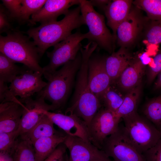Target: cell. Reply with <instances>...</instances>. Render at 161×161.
Segmentation results:
<instances>
[{
  "label": "cell",
  "mask_w": 161,
  "mask_h": 161,
  "mask_svg": "<svg viewBox=\"0 0 161 161\" xmlns=\"http://www.w3.org/2000/svg\"><path fill=\"white\" fill-rule=\"evenodd\" d=\"M97 46L95 42L89 41L80 49L81 64L77 74L72 102L65 112V114L76 115L83 120L88 126L102 106L99 99L91 91L88 79L89 60Z\"/></svg>",
  "instance_id": "1"
},
{
  "label": "cell",
  "mask_w": 161,
  "mask_h": 161,
  "mask_svg": "<svg viewBox=\"0 0 161 161\" xmlns=\"http://www.w3.org/2000/svg\"><path fill=\"white\" fill-rule=\"evenodd\" d=\"M64 15L60 21L41 24L25 32L36 45L40 57L49 48L71 34L74 30L85 25L79 5L69 10Z\"/></svg>",
  "instance_id": "2"
},
{
  "label": "cell",
  "mask_w": 161,
  "mask_h": 161,
  "mask_svg": "<svg viewBox=\"0 0 161 161\" xmlns=\"http://www.w3.org/2000/svg\"><path fill=\"white\" fill-rule=\"evenodd\" d=\"M81 61L80 51L74 60L45 77L47 80V85L38 96L49 101L55 110L61 107L68 97Z\"/></svg>",
  "instance_id": "3"
},
{
  "label": "cell",
  "mask_w": 161,
  "mask_h": 161,
  "mask_svg": "<svg viewBox=\"0 0 161 161\" xmlns=\"http://www.w3.org/2000/svg\"><path fill=\"white\" fill-rule=\"evenodd\" d=\"M30 39L18 31L12 30L4 36L0 35V52L15 63L43 73V68L39 64L40 57L38 47Z\"/></svg>",
  "instance_id": "4"
},
{
  "label": "cell",
  "mask_w": 161,
  "mask_h": 161,
  "mask_svg": "<svg viewBox=\"0 0 161 161\" xmlns=\"http://www.w3.org/2000/svg\"><path fill=\"white\" fill-rule=\"evenodd\" d=\"M122 118L125 132L141 154L155 145L161 139L159 129L148 120L141 117L136 112Z\"/></svg>",
  "instance_id": "5"
},
{
  "label": "cell",
  "mask_w": 161,
  "mask_h": 161,
  "mask_svg": "<svg viewBox=\"0 0 161 161\" xmlns=\"http://www.w3.org/2000/svg\"><path fill=\"white\" fill-rule=\"evenodd\" d=\"M85 39L90 41L89 32L83 33L78 31L54 46L52 51L47 52L49 62L42 68L44 77L54 72L60 66L74 60L82 47L81 41Z\"/></svg>",
  "instance_id": "6"
},
{
  "label": "cell",
  "mask_w": 161,
  "mask_h": 161,
  "mask_svg": "<svg viewBox=\"0 0 161 161\" xmlns=\"http://www.w3.org/2000/svg\"><path fill=\"white\" fill-rule=\"evenodd\" d=\"M81 15L89 29L91 39L100 47L111 52L114 42L113 35L106 27L104 16L97 12L90 1L79 0Z\"/></svg>",
  "instance_id": "7"
},
{
  "label": "cell",
  "mask_w": 161,
  "mask_h": 161,
  "mask_svg": "<svg viewBox=\"0 0 161 161\" xmlns=\"http://www.w3.org/2000/svg\"><path fill=\"white\" fill-rule=\"evenodd\" d=\"M101 149L113 161H145L142 154L130 141L123 128L107 137Z\"/></svg>",
  "instance_id": "8"
},
{
  "label": "cell",
  "mask_w": 161,
  "mask_h": 161,
  "mask_svg": "<svg viewBox=\"0 0 161 161\" xmlns=\"http://www.w3.org/2000/svg\"><path fill=\"white\" fill-rule=\"evenodd\" d=\"M120 121L114 112L100 109L88 126L91 143L101 149L106 138L117 129Z\"/></svg>",
  "instance_id": "9"
},
{
  "label": "cell",
  "mask_w": 161,
  "mask_h": 161,
  "mask_svg": "<svg viewBox=\"0 0 161 161\" xmlns=\"http://www.w3.org/2000/svg\"><path fill=\"white\" fill-rule=\"evenodd\" d=\"M69 151L67 161H113L91 143L66 134L63 143Z\"/></svg>",
  "instance_id": "10"
},
{
  "label": "cell",
  "mask_w": 161,
  "mask_h": 161,
  "mask_svg": "<svg viewBox=\"0 0 161 161\" xmlns=\"http://www.w3.org/2000/svg\"><path fill=\"white\" fill-rule=\"evenodd\" d=\"M43 75L40 72H34L27 68L10 83L9 89L14 96L19 97L21 101L31 98L47 85V82L42 78Z\"/></svg>",
  "instance_id": "11"
},
{
  "label": "cell",
  "mask_w": 161,
  "mask_h": 161,
  "mask_svg": "<svg viewBox=\"0 0 161 161\" xmlns=\"http://www.w3.org/2000/svg\"><path fill=\"white\" fill-rule=\"evenodd\" d=\"M105 58L92 54L88 62V79L90 88L99 99L112 83L106 69Z\"/></svg>",
  "instance_id": "12"
},
{
  "label": "cell",
  "mask_w": 161,
  "mask_h": 161,
  "mask_svg": "<svg viewBox=\"0 0 161 161\" xmlns=\"http://www.w3.org/2000/svg\"><path fill=\"white\" fill-rule=\"evenodd\" d=\"M45 100L42 97L38 96L34 100L30 98L20 100L24 103V107L17 130L20 136L26 134L31 130L41 119L44 111L55 110L51 104L47 103Z\"/></svg>",
  "instance_id": "13"
},
{
  "label": "cell",
  "mask_w": 161,
  "mask_h": 161,
  "mask_svg": "<svg viewBox=\"0 0 161 161\" xmlns=\"http://www.w3.org/2000/svg\"><path fill=\"white\" fill-rule=\"evenodd\" d=\"M44 113L54 124L63 130L66 135L78 137L91 143L87 125L76 115L64 114L46 111Z\"/></svg>",
  "instance_id": "14"
},
{
  "label": "cell",
  "mask_w": 161,
  "mask_h": 161,
  "mask_svg": "<svg viewBox=\"0 0 161 161\" xmlns=\"http://www.w3.org/2000/svg\"><path fill=\"white\" fill-rule=\"evenodd\" d=\"M144 24L138 10L131 9L126 18L117 28L116 39L118 44L126 47L133 44L142 30Z\"/></svg>",
  "instance_id": "15"
},
{
  "label": "cell",
  "mask_w": 161,
  "mask_h": 161,
  "mask_svg": "<svg viewBox=\"0 0 161 161\" xmlns=\"http://www.w3.org/2000/svg\"><path fill=\"white\" fill-rule=\"evenodd\" d=\"M79 0H47L42 7L32 15L29 21L30 24H41L57 21L60 16L65 15L72 6L79 5Z\"/></svg>",
  "instance_id": "16"
},
{
  "label": "cell",
  "mask_w": 161,
  "mask_h": 161,
  "mask_svg": "<svg viewBox=\"0 0 161 161\" xmlns=\"http://www.w3.org/2000/svg\"><path fill=\"white\" fill-rule=\"evenodd\" d=\"M24 106L20 100L6 101L0 104V133L18 130Z\"/></svg>",
  "instance_id": "17"
},
{
  "label": "cell",
  "mask_w": 161,
  "mask_h": 161,
  "mask_svg": "<svg viewBox=\"0 0 161 161\" xmlns=\"http://www.w3.org/2000/svg\"><path fill=\"white\" fill-rule=\"evenodd\" d=\"M132 2L131 0L111 1L103 9L107 24L113 32L114 41L116 39L117 28L129 15Z\"/></svg>",
  "instance_id": "18"
},
{
  "label": "cell",
  "mask_w": 161,
  "mask_h": 161,
  "mask_svg": "<svg viewBox=\"0 0 161 161\" xmlns=\"http://www.w3.org/2000/svg\"><path fill=\"white\" fill-rule=\"evenodd\" d=\"M134 60L131 54L124 47H121L117 51L113 52L105 58L106 69L112 83L116 80Z\"/></svg>",
  "instance_id": "19"
},
{
  "label": "cell",
  "mask_w": 161,
  "mask_h": 161,
  "mask_svg": "<svg viewBox=\"0 0 161 161\" xmlns=\"http://www.w3.org/2000/svg\"><path fill=\"white\" fill-rule=\"evenodd\" d=\"M145 65L140 60H134L122 72L116 80L117 86L128 92L140 84L144 72Z\"/></svg>",
  "instance_id": "20"
},
{
  "label": "cell",
  "mask_w": 161,
  "mask_h": 161,
  "mask_svg": "<svg viewBox=\"0 0 161 161\" xmlns=\"http://www.w3.org/2000/svg\"><path fill=\"white\" fill-rule=\"evenodd\" d=\"M65 135L57 133L53 136L38 139L32 143L35 156V161H44L63 143Z\"/></svg>",
  "instance_id": "21"
},
{
  "label": "cell",
  "mask_w": 161,
  "mask_h": 161,
  "mask_svg": "<svg viewBox=\"0 0 161 161\" xmlns=\"http://www.w3.org/2000/svg\"><path fill=\"white\" fill-rule=\"evenodd\" d=\"M141 85L127 92L123 102L115 112L114 115L119 120L123 117L136 112L141 93Z\"/></svg>",
  "instance_id": "22"
},
{
  "label": "cell",
  "mask_w": 161,
  "mask_h": 161,
  "mask_svg": "<svg viewBox=\"0 0 161 161\" xmlns=\"http://www.w3.org/2000/svg\"><path fill=\"white\" fill-rule=\"evenodd\" d=\"M53 124L49 118L44 113L39 121L31 130L21 135L26 137L32 143L41 138L53 136L57 133Z\"/></svg>",
  "instance_id": "23"
},
{
  "label": "cell",
  "mask_w": 161,
  "mask_h": 161,
  "mask_svg": "<svg viewBox=\"0 0 161 161\" xmlns=\"http://www.w3.org/2000/svg\"><path fill=\"white\" fill-rule=\"evenodd\" d=\"M13 155V161H35V156L32 142L25 136H19Z\"/></svg>",
  "instance_id": "24"
},
{
  "label": "cell",
  "mask_w": 161,
  "mask_h": 161,
  "mask_svg": "<svg viewBox=\"0 0 161 161\" xmlns=\"http://www.w3.org/2000/svg\"><path fill=\"white\" fill-rule=\"evenodd\" d=\"M0 52V81L10 83L26 68H21Z\"/></svg>",
  "instance_id": "25"
},
{
  "label": "cell",
  "mask_w": 161,
  "mask_h": 161,
  "mask_svg": "<svg viewBox=\"0 0 161 161\" xmlns=\"http://www.w3.org/2000/svg\"><path fill=\"white\" fill-rule=\"evenodd\" d=\"M124 97L115 87L111 85L99 100L101 103H103L106 109L115 112L122 104Z\"/></svg>",
  "instance_id": "26"
},
{
  "label": "cell",
  "mask_w": 161,
  "mask_h": 161,
  "mask_svg": "<svg viewBox=\"0 0 161 161\" xmlns=\"http://www.w3.org/2000/svg\"><path fill=\"white\" fill-rule=\"evenodd\" d=\"M145 11L150 20H161V0H136L133 2Z\"/></svg>",
  "instance_id": "27"
},
{
  "label": "cell",
  "mask_w": 161,
  "mask_h": 161,
  "mask_svg": "<svg viewBox=\"0 0 161 161\" xmlns=\"http://www.w3.org/2000/svg\"><path fill=\"white\" fill-rule=\"evenodd\" d=\"M143 112L146 118L159 127L161 123V95L148 102Z\"/></svg>",
  "instance_id": "28"
},
{
  "label": "cell",
  "mask_w": 161,
  "mask_h": 161,
  "mask_svg": "<svg viewBox=\"0 0 161 161\" xmlns=\"http://www.w3.org/2000/svg\"><path fill=\"white\" fill-rule=\"evenodd\" d=\"M46 0H21L22 7L19 22H29L30 17L43 6Z\"/></svg>",
  "instance_id": "29"
},
{
  "label": "cell",
  "mask_w": 161,
  "mask_h": 161,
  "mask_svg": "<svg viewBox=\"0 0 161 161\" xmlns=\"http://www.w3.org/2000/svg\"><path fill=\"white\" fill-rule=\"evenodd\" d=\"M18 131L0 133V154L11 155L14 150L17 138Z\"/></svg>",
  "instance_id": "30"
},
{
  "label": "cell",
  "mask_w": 161,
  "mask_h": 161,
  "mask_svg": "<svg viewBox=\"0 0 161 161\" xmlns=\"http://www.w3.org/2000/svg\"><path fill=\"white\" fill-rule=\"evenodd\" d=\"M150 20L145 31V39L149 44L157 45L161 43V20Z\"/></svg>",
  "instance_id": "31"
},
{
  "label": "cell",
  "mask_w": 161,
  "mask_h": 161,
  "mask_svg": "<svg viewBox=\"0 0 161 161\" xmlns=\"http://www.w3.org/2000/svg\"><path fill=\"white\" fill-rule=\"evenodd\" d=\"M1 1L13 20L19 22L22 7L21 0H2Z\"/></svg>",
  "instance_id": "32"
},
{
  "label": "cell",
  "mask_w": 161,
  "mask_h": 161,
  "mask_svg": "<svg viewBox=\"0 0 161 161\" xmlns=\"http://www.w3.org/2000/svg\"><path fill=\"white\" fill-rule=\"evenodd\" d=\"M13 21L10 14L2 4L0 5V33H7L11 31V22Z\"/></svg>",
  "instance_id": "33"
},
{
  "label": "cell",
  "mask_w": 161,
  "mask_h": 161,
  "mask_svg": "<svg viewBox=\"0 0 161 161\" xmlns=\"http://www.w3.org/2000/svg\"><path fill=\"white\" fill-rule=\"evenodd\" d=\"M142 154L145 161H161V139Z\"/></svg>",
  "instance_id": "34"
},
{
  "label": "cell",
  "mask_w": 161,
  "mask_h": 161,
  "mask_svg": "<svg viewBox=\"0 0 161 161\" xmlns=\"http://www.w3.org/2000/svg\"><path fill=\"white\" fill-rule=\"evenodd\" d=\"M153 65L149 68L148 81L151 83L161 71V50L159 51L153 59Z\"/></svg>",
  "instance_id": "35"
},
{
  "label": "cell",
  "mask_w": 161,
  "mask_h": 161,
  "mask_svg": "<svg viewBox=\"0 0 161 161\" xmlns=\"http://www.w3.org/2000/svg\"><path fill=\"white\" fill-rule=\"evenodd\" d=\"M66 148L63 143H61L44 161H65Z\"/></svg>",
  "instance_id": "36"
},
{
  "label": "cell",
  "mask_w": 161,
  "mask_h": 161,
  "mask_svg": "<svg viewBox=\"0 0 161 161\" xmlns=\"http://www.w3.org/2000/svg\"><path fill=\"white\" fill-rule=\"evenodd\" d=\"M89 1L93 7L95 6L103 10L111 0H92Z\"/></svg>",
  "instance_id": "37"
},
{
  "label": "cell",
  "mask_w": 161,
  "mask_h": 161,
  "mask_svg": "<svg viewBox=\"0 0 161 161\" xmlns=\"http://www.w3.org/2000/svg\"><path fill=\"white\" fill-rule=\"evenodd\" d=\"M142 63L145 66L150 62L151 61L150 58L149 57L148 54L146 52H144L140 57L139 59Z\"/></svg>",
  "instance_id": "38"
},
{
  "label": "cell",
  "mask_w": 161,
  "mask_h": 161,
  "mask_svg": "<svg viewBox=\"0 0 161 161\" xmlns=\"http://www.w3.org/2000/svg\"><path fill=\"white\" fill-rule=\"evenodd\" d=\"M157 79L155 83V88L156 89L161 88V71L157 75Z\"/></svg>",
  "instance_id": "39"
},
{
  "label": "cell",
  "mask_w": 161,
  "mask_h": 161,
  "mask_svg": "<svg viewBox=\"0 0 161 161\" xmlns=\"http://www.w3.org/2000/svg\"><path fill=\"white\" fill-rule=\"evenodd\" d=\"M0 161H13V160L9 155L0 154Z\"/></svg>",
  "instance_id": "40"
},
{
  "label": "cell",
  "mask_w": 161,
  "mask_h": 161,
  "mask_svg": "<svg viewBox=\"0 0 161 161\" xmlns=\"http://www.w3.org/2000/svg\"><path fill=\"white\" fill-rule=\"evenodd\" d=\"M159 131H160V132L161 134V123L160 125V126H159Z\"/></svg>",
  "instance_id": "41"
}]
</instances>
